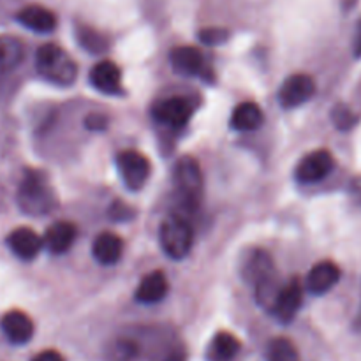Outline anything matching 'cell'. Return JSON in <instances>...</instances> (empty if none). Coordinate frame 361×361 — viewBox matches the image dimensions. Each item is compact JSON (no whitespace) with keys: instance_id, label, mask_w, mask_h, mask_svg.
<instances>
[{"instance_id":"cell-26","label":"cell","mask_w":361,"mask_h":361,"mask_svg":"<svg viewBox=\"0 0 361 361\" xmlns=\"http://www.w3.org/2000/svg\"><path fill=\"white\" fill-rule=\"evenodd\" d=\"M331 118H334V123L342 130H348L351 129L353 126L356 123V116L353 115L351 109L344 104H338L335 106L334 111H331Z\"/></svg>"},{"instance_id":"cell-31","label":"cell","mask_w":361,"mask_h":361,"mask_svg":"<svg viewBox=\"0 0 361 361\" xmlns=\"http://www.w3.org/2000/svg\"><path fill=\"white\" fill-rule=\"evenodd\" d=\"M353 49H355L356 56H361V20L358 21V27H356L355 46H353Z\"/></svg>"},{"instance_id":"cell-10","label":"cell","mask_w":361,"mask_h":361,"mask_svg":"<svg viewBox=\"0 0 361 361\" xmlns=\"http://www.w3.org/2000/svg\"><path fill=\"white\" fill-rule=\"evenodd\" d=\"M175 73L183 76H203L207 78L208 67L203 53L194 46H178L169 55Z\"/></svg>"},{"instance_id":"cell-19","label":"cell","mask_w":361,"mask_h":361,"mask_svg":"<svg viewBox=\"0 0 361 361\" xmlns=\"http://www.w3.org/2000/svg\"><path fill=\"white\" fill-rule=\"evenodd\" d=\"M264 115L263 109L259 108V104L256 102H242V104L236 106L231 113V127L240 133H249V130H256L263 126Z\"/></svg>"},{"instance_id":"cell-12","label":"cell","mask_w":361,"mask_h":361,"mask_svg":"<svg viewBox=\"0 0 361 361\" xmlns=\"http://www.w3.org/2000/svg\"><path fill=\"white\" fill-rule=\"evenodd\" d=\"M341 281V268L334 261H321L309 271L305 281L307 291L312 295H324Z\"/></svg>"},{"instance_id":"cell-15","label":"cell","mask_w":361,"mask_h":361,"mask_svg":"<svg viewBox=\"0 0 361 361\" xmlns=\"http://www.w3.org/2000/svg\"><path fill=\"white\" fill-rule=\"evenodd\" d=\"M76 235V226L67 221H59L46 229L42 236V247L53 254H63L73 247Z\"/></svg>"},{"instance_id":"cell-5","label":"cell","mask_w":361,"mask_h":361,"mask_svg":"<svg viewBox=\"0 0 361 361\" xmlns=\"http://www.w3.org/2000/svg\"><path fill=\"white\" fill-rule=\"evenodd\" d=\"M116 168L123 183L130 190H137L147 183L152 173V164L141 152L123 150L116 155Z\"/></svg>"},{"instance_id":"cell-16","label":"cell","mask_w":361,"mask_h":361,"mask_svg":"<svg viewBox=\"0 0 361 361\" xmlns=\"http://www.w3.org/2000/svg\"><path fill=\"white\" fill-rule=\"evenodd\" d=\"M16 20L23 27L37 32V34H48L56 28V16L53 11L42 6H27L18 11Z\"/></svg>"},{"instance_id":"cell-29","label":"cell","mask_w":361,"mask_h":361,"mask_svg":"<svg viewBox=\"0 0 361 361\" xmlns=\"http://www.w3.org/2000/svg\"><path fill=\"white\" fill-rule=\"evenodd\" d=\"M85 123H87L88 129L101 130V129H104L106 126H108V118H106V116H102V115H90V116H87Z\"/></svg>"},{"instance_id":"cell-28","label":"cell","mask_w":361,"mask_h":361,"mask_svg":"<svg viewBox=\"0 0 361 361\" xmlns=\"http://www.w3.org/2000/svg\"><path fill=\"white\" fill-rule=\"evenodd\" d=\"M133 215L134 212L129 204L122 203V201H115V203H113L111 217L115 219V221H129V219H133Z\"/></svg>"},{"instance_id":"cell-21","label":"cell","mask_w":361,"mask_h":361,"mask_svg":"<svg viewBox=\"0 0 361 361\" xmlns=\"http://www.w3.org/2000/svg\"><path fill=\"white\" fill-rule=\"evenodd\" d=\"M275 267H274V259L268 252L264 250H254L252 254L247 259L245 268H243V275L247 277V281L256 284L259 279L267 277V275L274 274Z\"/></svg>"},{"instance_id":"cell-25","label":"cell","mask_w":361,"mask_h":361,"mask_svg":"<svg viewBox=\"0 0 361 361\" xmlns=\"http://www.w3.org/2000/svg\"><path fill=\"white\" fill-rule=\"evenodd\" d=\"M78 41H80V44L85 49H88L92 53H102L108 48V41H106L104 35L88 27L78 28Z\"/></svg>"},{"instance_id":"cell-11","label":"cell","mask_w":361,"mask_h":361,"mask_svg":"<svg viewBox=\"0 0 361 361\" xmlns=\"http://www.w3.org/2000/svg\"><path fill=\"white\" fill-rule=\"evenodd\" d=\"M92 87L106 95L122 94V71L111 60H101L90 71Z\"/></svg>"},{"instance_id":"cell-23","label":"cell","mask_w":361,"mask_h":361,"mask_svg":"<svg viewBox=\"0 0 361 361\" xmlns=\"http://www.w3.org/2000/svg\"><path fill=\"white\" fill-rule=\"evenodd\" d=\"M212 351H214V356L219 361H229L238 355L240 342L235 335L228 334V331H221V334L215 335Z\"/></svg>"},{"instance_id":"cell-9","label":"cell","mask_w":361,"mask_h":361,"mask_svg":"<svg viewBox=\"0 0 361 361\" xmlns=\"http://www.w3.org/2000/svg\"><path fill=\"white\" fill-rule=\"evenodd\" d=\"M192 104L183 97H169L157 102L154 108V118L164 126L180 129L192 116Z\"/></svg>"},{"instance_id":"cell-18","label":"cell","mask_w":361,"mask_h":361,"mask_svg":"<svg viewBox=\"0 0 361 361\" xmlns=\"http://www.w3.org/2000/svg\"><path fill=\"white\" fill-rule=\"evenodd\" d=\"M123 252V242L120 240L118 235L115 233L104 231L95 238L94 245H92V254H94L95 261L101 264H115L118 263Z\"/></svg>"},{"instance_id":"cell-8","label":"cell","mask_w":361,"mask_h":361,"mask_svg":"<svg viewBox=\"0 0 361 361\" xmlns=\"http://www.w3.org/2000/svg\"><path fill=\"white\" fill-rule=\"evenodd\" d=\"M303 302V286L298 279H291L288 284H282L271 314L277 317L281 323H291L298 314Z\"/></svg>"},{"instance_id":"cell-2","label":"cell","mask_w":361,"mask_h":361,"mask_svg":"<svg viewBox=\"0 0 361 361\" xmlns=\"http://www.w3.org/2000/svg\"><path fill=\"white\" fill-rule=\"evenodd\" d=\"M18 204L28 215H46L55 208L56 197L48 180L39 171H27L18 189Z\"/></svg>"},{"instance_id":"cell-6","label":"cell","mask_w":361,"mask_h":361,"mask_svg":"<svg viewBox=\"0 0 361 361\" xmlns=\"http://www.w3.org/2000/svg\"><path fill=\"white\" fill-rule=\"evenodd\" d=\"M335 159L328 150H314L296 166L295 176L302 183H316L334 171Z\"/></svg>"},{"instance_id":"cell-22","label":"cell","mask_w":361,"mask_h":361,"mask_svg":"<svg viewBox=\"0 0 361 361\" xmlns=\"http://www.w3.org/2000/svg\"><path fill=\"white\" fill-rule=\"evenodd\" d=\"M281 281H279L277 271L267 275V277L259 279V281L254 284V289H256V302L259 303L263 309H268L271 312L275 305V300H277L279 293H281Z\"/></svg>"},{"instance_id":"cell-13","label":"cell","mask_w":361,"mask_h":361,"mask_svg":"<svg viewBox=\"0 0 361 361\" xmlns=\"http://www.w3.org/2000/svg\"><path fill=\"white\" fill-rule=\"evenodd\" d=\"M0 328L13 344H27L34 337V323L21 310H9L0 319Z\"/></svg>"},{"instance_id":"cell-27","label":"cell","mask_w":361,"mask_h":361,"mask_svg":"<svg viewBox=\"0 0 361 361\" xmlns=\"http://www.w3.org/2000/svg\"><path fill=\"white\" fill-rule=\"evenodd\" d=\"M200 39L204 42V44L217 46L222 44V42L228 41V30L224 28H204V30L200 32Z\"/></svg>"},{"instance_id":"cell-17","label":"cell","mask_w":361,"mask_h":361,"mask_svg":"<svg viewBox=\"0 0 361 361\" xmlns=\"http://www.w3.org/2000/svg\"><path fill=\"white\" fill-rule=\"evenodd\" d=\"M168 277H166L164 271L161 270H155L150 271L148 275H145L143 281L140 282L136 289V300L140 303H157L168 295Z\"/></svg>"},{"instance_id":"cell-14","label":"cell","mask_w":361,"mask_h":361,"mask_svg":"<svg viewBox=\"0 0 361 361\" xmlns=\"http://www.w3.org/2000/svg\"><path fill=\"white\" fill-rule=\"evenodd\" d=\"M7 245H9L13 254H16L20 259L30 261L41 252L42 236H39L30 228H18L9 233V236H7Z\"/></svg>"},{"instance_id":"cell-7","label":"cell","mask_w":361,"mask_h":361,"mask_svg":"<svg viewBox=\"0 0 361 361\" xmlns=\"http://www.w3.org/2000/svg\"><path fill=\"white\" fill-rule=\"evenodd\" d=\"M316 94V81L309 74H293L279 90V102L284 108H298Z\"/></svg>"},{"instance_id":"cell-24","label":"cell","mask_w":361,"mask_h":361,"mask_svg":"<svg viewBox=\"0 0 361 361\" xmlns=\"http://www.w3.org/2000/svg\"><path fill=\"white\" fill-rule=\"evenodd\" d=\"M267 361H300L298 349L289 338H274L267 348Z\"/></svg>"},{"instance_id":"cell-1","label":"cell","mask_w":361,"mask_h":361,"mask_svg":"<svg viewBox=\"0 0 361 361\" xmlns=\"http://www.w3.org/2000/svg\"><path fill=\"white\" fill-rule=\"evenodd\" d=\"M35 67L44 80L69 87L78 78V66L73 56L56 44H44L37 49Z\"/></svg>"},{"instance_id":"cell-3","label":"cell","mask_w":361,"mask_h":361,"mask_svg":"<svg viewBox=\"0 0 361 361\" xmlns=\"http://www.w3.org/2000/svg\"><path fill=\"white\" fill-rule=\"evenodd\" d=\"M173 183H175V192L183 207H189L190 210L200 204L203 197V171L200 168V162L194 157L178 159L173 171Z\"/></svg>"},{"instance_id":"cell-30","label":"cell","mask_w":361,"mask_h":361,"mask_svg":"<svg viewBox=\"0 0 361 361\" xmlns=\"http://www.w3.org/2000/svg\"><path fill=\"white\" fill-rule=\"evenodd\" d=\"M32 361H66V360H63V356L60 355L59 351L48 349V351H42V353H39V355H35Z\"/></svg>"},{"instance_id":"cell-4","label":"cell","mask_w":361,"mask_h":361,"mask_svg":"<svg viewBox=\"0 0 361 361\" xmlns=\"http://www.w3.org/2000/svg\"><path fill=\"white\" fill-rule=\"evenodd\" d=\"M159 240H161L162 249L169 257L183 259L192 249L194 233L185 219L173 215V217H168L161 224Z\"/></svg>"},{"instance_id":"cell-32","label":"cell","mask_w":361,"mask_h":361,"mask_svg":"<svg viewBox=\"0 0 361 361\" xmlns=\"http://www.w3.org/2000/svg\"><path fill=\"white\" fill-rule=\"evenodd\" d=\"M355 328L356 330H361V307L358 310V316H356V319H355Z\"/></svg>"},{"instance_id":"cell-20","label":"cell","mask_w":361,"mask_h":361,"mask_svg":"<svg viewBox=\"0 0 361 361\" xmlns=\"http://www.w3.org/2000/svg\"><path fill=\"white\" fill-rule=\"evenodd\" d=\"M23 55L25 48L20 39L11 37V35H0V76L16 69L23 60Z\"/></svg>"}]
</instances>
